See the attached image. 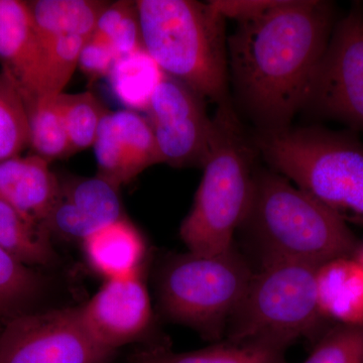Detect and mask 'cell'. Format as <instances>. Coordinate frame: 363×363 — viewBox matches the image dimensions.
Masks as SVG:
<instances>
[{
    "mask_svg": "<svg viewBox=\"0 0 363 363\" xmlns=\"http://www.w3.org/2000/svg\"><path fill=\"white\" fill-rule=\"evenodd\" d=\"M334 16L331 2L276 0L236 21L227 40L230 88L257 131L289 128L304 109Z\"/></svg>",
    "mask_w": 363,
    "mask_h": 363,
    "instance_id": "6da1fadb",
    "label": "cell"
},
{
    "mask_svg": "<svg viewBox=\"0 0 363 363\" xmlns=\"http://www.w3.org/2000/svg\"><path fill=\"white\" fill-rule=\"evenodd\" d=\"M240 230L259 250L260 266L283 260L321 266L353 257L360 247L337 214L269 168L257 169Z\"/></svg>",
    "mask_w": 363,
    "mask_h": 363,
    "instance_id": "7a4b0ae2",
    "label": "cell"
},
{
    "mask_svg": "<svg viewBox=\"0 0 363 363\" xmlns=\"http://www.w3.org/2000/svg\"><path fill=\"white\" fill-rule=\"evenodd\" d=\"M211 149L194 203L182 222L188 252L216 255L234 245L252 202L257 147L245 131L233 101L217 105Z\"/></svg>",
    "mask_w": 363,
    "mask_h": 363,
    "instance_id": "3957f363",
    "label": "cell"
},
{
    "mask_svg": "<svg viewBox=\"0 0 363 363\" xmlns=\"http://www.w3.org/2000/svg\"><path fill=\"white\" fill-rule=\"evenodd\" d=\"M143 48L169 76L217 105L230 96L226 20L211 2L136 1Z\"/></svg>",
    "mask_w": 363,
    "mask_h": 363,
    "instance_id": "277c9868",
    "label": "cell"
},
{
    "mask_svg": "<svg viewBox=\"0 0 363 363\" xmlns=\"http://www.w3.org/2000/svg\"><path fill=\"white\" fill-rule=\"evenodd\" d=\"M259 157L347 223L363 225V143L321 126L257 131Z\"/></svg>",
    "mask_w": 363,
    "mask_h": 363,
    "instance_id": "5b68a950",
    "label": "cell"
},
{
    "mask_svg": "<svg viewBox=\"0 0 363 363\" xmlns=\"http://www.w3.org/2000/svg\"><path fill=\"white\" fill-rule=\"evenodd\" d=\"M315 264L274 262L252 278L225 331V341L285 351L298 339L312 337L325 319L317 300Z\"/></svg>",
    "mask_w": 363,
    "mask_h": 363,
    "instance_id": "8992f818",
    "label": "cell"
},
{
    "mask_svg": "<svg viewBox=\"0 0 363 363\" xmlns=\"http://www.w3.org/2000/svg\"><path fill=\"white\" fill-rule=\"evenodd\" d=\"M253 272L235 245L220 255H176L160 274V307L172 321L194 329L207 340H220Z\"/></svg>",
    "mask_w": 363,
    "mask_h": 363,
    "instance_id": "52a82bcc",
    "label": "cell"
},
{
    "mask_svg": "<svg viewBox=\"0 0 363 363\" xmlns=\"http://www.w3.org/2000/svg\"><path fill=\"white\" fill-rule=\"evenodd\" d=\"M116 352L91 334L81 307L23 313L0 332V363H111Z\"/></svg>",
    "mask_w": 363,
    "mask_h": 363,
    "instance_id": "ba28073f",
    "label": "cell"
},
{
    "mask_svg": "<svg viewBox=\"0 0 363 363\" xmlns=\"http://www.w3.org/2000/svg\"><path fill=\"white\" fill-rule=\"evenodd\" d=\"M304 109L363 131V13L335 23L313 77Z\"/></svg>",
    "mask_w": 363,
    "mask_h": 363,
    "instance_id": "9c48e42d",
    "label": "cell"
},
{
    "mask_svg": "<svg viewBox=\"0 0 363 363\" xmlns=\"http://www.w3.org/2000/svg\"><path fill=\"white\" fill-rule=\"evenodd\" d=\"M206 99L181 81L164 75L147 111L162 161L169 166L202 167L212 138L213 118Z\"/></svg>",
    "mask_w": 363,
    "mask_h": 363,
    "instance_id": "30bf717a",
    "label": "cell"
},
{
    "mask_svg": "<svg viewBox=\"0 0 363 363\" xmlns=\"http://www.w3.org/2000/svg\"><path fill=\"white\" fill-rule=\"evenodd\" d=\"M81 312L98 342L116 351L143 338L152 321L150 294L140 272L107 279Z\"/></svg>",
    "mask_w": 363,
    "mask_h": 363,
    "instance_id": "8fae6325",
    "label": "cell"
},
{
    "mask_svg": "<svg viewBox=\"0 0 363 363\" xmlns=\"http://www.w3.org/2000/svg\"><path fill=\"white\" fill-rule=\"evenodd\" d=\"M45 52L28 1L0 0V61L26 104L39 91Z\"/></svg>",
    "mask_w": 363,
    "mask_h": 363,
    "instance_id": "7c38bea8",
    "label": "cell"
},
{
    "mask_svg": "<svg viewBox=\"0 0 363 363\" xmlns=\"http://www.w3.org/2000/svg\"><path fill=\"white\" fill-rule=\"evenodd\" d=\"M50 164L37 155L0 162V199L42 226L60 191V181Z\"/></svg>",
    "mask_w": 363,
    "mask_h": 363,
    "instance_id": "4fadbf2b",
    "label": "cell"
},
{
    "mask_svg": "<svg viewBox=\"0 0 363 363\" xmlns=\"http://www.w3.org/2000/svg\"><path fill=\"white\" fill-rule=\"evenodd\" d=\"M88 264L107 279L140 274L145 255L142 234L126 218L100 227L82 241Z\"/></svg>",
    "mask_w": 363,
    "mask_h": 363,
    "instance_id": "5bb4252c",
    "label": "cell"
},
{
    "mask_svg": "<svg viewBox=\"0 0 363 363\" xmlns=\"http://www.w3.org/2000/svg\"><path fill=\"white\" fill-rule=\"evenodd\" d=\"M317 300L324 318L338 324L363 325V269L353 257L318 267Z\"/></svg>",
    "mask_w": 363,
    "mask_h": 363,
    "instance_id": "9a60e30c",
    "label": "cell"
},
{
    "mask_svg": "<svg viewBox=\"0 0 363 363\" xmlns=\"http://www.w3.org/2000/svg\"><path fill=\"white\" fill-rule=\"evenodd\" d=\"M43 49L64 37L87 40L108 2L95 0H35L28 1Z\"/></svg>",
    "mask_w": 363,
    "mask_h": 363,
    "instance_id": "2e32d148",
    "label": "cell"
},
{
    "mask_svg": "<svg viewBox=\"0 0 363 363\" xmlns=\"http://www.w3.org/2000/svg\"><path fill=\"white\" fill-rule=\"evenodd\" d=\"M285 351L252 343H217L203 350L175 352L164 346L138 351L133 363H288Z\"/></svg>",
    "mask_w": 363,
    "mask_h": 363,
    "instance_id": "e0dca14e",
    "label": "cell"
},
{
    "mask_svg": "<svg viewBox=\"0 0 363 363\" xmlns=\"http://www.w3.org/2000/svg\"><path fill=\"white\" fill-rule=\"evenodd\" d=\"M51 235L0 199V247L28 267L49 266L55 260Z\"/></svg>",
    "mask_w": 363,
    "mask_h": 363,
    "instance_id": "ac0fdd59",
    "label": "cell"
},
{
    "mask_svg": "<svg viewBox=\"0 0 363 363\" xmlns=\"http://www.w3.org/2000/svg\"><path fill=\"white\" fill-rule=\"evenodd\" d=\"M121 187L100 176L70 177L60 181L59 194L96 228L123 218Z\"/></svg>",
    "mask_w": 363,
    "mask_h": 363,
    "instance_id": "d6986e66",
    "label": "cell"
},
{
    "mask_svg": "<svg viewBox=\"0 0 363 363\" xmlns=\"http://www.w3.org/2000/svg\"><path fill=\"white\" fill-rule=\"evenodd\" d=\"M117 147L123 160L124 181L130 183L145 169L162 164V157L147 118L133 111H112Z\"/></svg>",
    "mask_w": 363,
    "mask_h": 363,
    "instance_id": "ffe728a7",
    "label": "cell"
},
{
    "mask_svg": "<svg viewBox=\"0 0 363 363\" xmlns=\"http://www.w3.org/2000/svg\"><path fill=\"white\" fill-rule=\"evenodd\" d=\"M164 77V72L145 49L117 59L108 75L112 90L123 104L145 111Z\"/></svg>",
    "mask_w": 363,
    "mask_h": 363,
    "instance_id": "44dd1931",
    "label": "cell"
},
{
    "mask_svg": "<svg viewBox=\"0 0 363 363\" xmlns=\"http://www.w3.org/2000/svg\"><path fill=\"white\" fill-rule=\"evenodd\" d=\"M30 126V147L48 162L73 156L57 97L38 98L26 104Z\"/></svg>",
    "mask_w": 363,
    "mask_h": 363,
    "instance_id": "7402d4cb",
    "label": "cell"
},
{
    "mask_svg": "<svg viewBox=\"0 0 363 363\" xmlns=\"http://www.w3.org/2000/svg\"><path fill=\"white\" fill-rule=\"evenodd\" d=\"M30 147L25 98L6 71L0 72V162L21 156Z\"/></svg>",
    "mask_w": 363,
    "mask_h": 363,
    "instance_id": "603a6c76",
    "label": "cell"
},
{
    "mask_svg": "<svg viewBox=\"0 0 363 363\" xmlns=\"http://www.w3.org/2000/svg\"><path fill=\"white\" fill-rule=\"evenodd\" d=\"M60 112L74 154L93 147L100 124L109 111L92 92L57 96Z\"/></svg>",
    "mask_w": 363,
    "mask_h": 363,
    "instance_id": "cb8c5ba5",
    "label": "cell"
},
{
    "mask_svg": "<svg viewBox=\"0 0 363 363\" xmlns=\"http://www.w3.org/2000/svg\"><path fill=\"white\" fill-rule=\"evenodd\" d=\"M39 274L0 247V318L9 320L23 314L40 293Z\"/></svg>",
    "mask_w": 363,
    "mask_h": 363,
    "instance_id": "d4e9b609",
    "label": "cell"
},
{
    "mask_svg": "<svg viewBox=\"0 0 363 363\" xmlns=\"http://www.w3.org/2000/svg\"><path fill=\"white\" fill-rule=\"evenodd\" d=\"M85 42L82 38L72 35L56 40L45 48L42 77L35 99L55 98L63 93L78 67L79 56Z\"/></svg>",
    "mask_w": 363,
    "mask_h": 363,
    "instance_id": "484cf974",
    "label": "cell"
},
{
    "mask_svg": "<svg viewBox=\"0 0 363 363\" xmlns=\"http://www.w3.org/2000/svg\"><path fill=\"white\" fill-rule=\"evenodd\" d=\"M302 363H363V325L337 324L327 330Z\"/></svg>",
    "mask_w": 363,
    "mask_h": 363,
    "instance_id": "4316f807",
    "label": "cell"
},
{
    "mask_svg": "<svg viewBox=\"0 0 363 363\" xmlns=\"http://www.w3.org/2000/svg\"><path fill=\"white\" fill-rule=\"evenodd\" d=\"M117 59L118 56L107 40L92 35L83 45L78 66L88 77H108Z\"/></svg>",
    "mask_w": 363,
    "mask_h": 363,
    "instance_id": "83f0119b",
    "label": "cell"
},
{
    "mask_svg": "<svg viewBox=\"0 0 363 363\" xmlns=\"http://www.w3.org/2000/svg\"><path fill=\"white\" fill-rule=\"evenodd\" d=\"M109 44L113 48L118 58L145 49L138 6L133 7L116 26L109 38Z\"/></svg>",
    "mask_w": 363,
    "mask_h": 363,
    "instance_id": "f1b7e54d",
    "label": "cell"
},
{
    "mask_svg": "<svg viewBox=\"0 0 363 363\" xmlns=\"http://www.w3.org/2000/svg\"><path fill=\"white\" fill-rule=\"evenodd\" d=\"M210 2L226 21L233 18L238 21L262 13L276 0H216Z\"/></svg>",
    "mask_w": 363,
    "mask_h": 363,
    "instance_id": "f546056e",
    "label": "cell"
},
{
    "mask_svg": "<svg viewBox=\"0 0 363 363\" xmlns=\"http://www.w3.org/2000/svg\"><path fill=\"white\" fill-rule=\"evenodd\" d=\"M135 6V1H116L114 4H109L98 18L93 35L109 43V38L116 26Z\"/></svg>",
    "mask_w": 363,
    "mask_h": 363,
    "instance_id": "4dcf8cb0",
    "label": "cell"
},
{
    "mask_svg": "<svg viewBox=\"0 0 363 363\" xmlns=\"http://www.w3.org/2000/svg\"><path fill=\"white\" fill-rule=\"evenodd\" d=\"M353 259L357 260L358 264H359L363 269V245H362V243H360V247H358L357 252V253H355L354 257H353Z\"/></svg>",
    "mask_w": 363,
    "mask_h": 363,
    "instance_id": "1f68e13d",
    "label": "cell"
}]
</instances>
